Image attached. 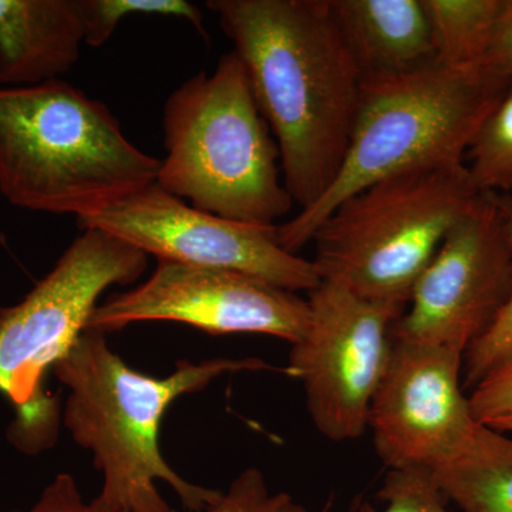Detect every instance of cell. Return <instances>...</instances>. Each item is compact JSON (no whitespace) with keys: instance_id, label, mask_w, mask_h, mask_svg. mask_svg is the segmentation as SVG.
<instances>
[{"instance_id":"obj_1","label":"cell","mask_w":512,"mask_h":512,"mask_svg":"<svg viewBox=\"0 0 512 512\" xmlns=\"http://www.w3.org/2000/svg\"><path fill=\"white\" fill-rule=\"evenodd\" d=\"M275 134L301 210L325 194L355 124L363 76L330 0H210Z\"/></svg>"},{"instance_id":"obj_2","label":"cell","mask_w":512,"mask_h":512,"mask_svg":"<svg viewBox=\"0 0 512 512\" xmlns=\"http://www.w3.org/2000/svg\"><path fill=\"white\" fill-rule=\"evenodd\" d=\"M271 369L258 357H245L183 360L170 376L143 375L109 348L104 333L84 330L52 372L69 390L64 426L79 446L92 451L94 466L103 473L94 503L106 512H174L158 491L163 481L188 511L207 510L221 491L175 473L161 453V420L178 397L200 392L217 377Z\"/></svg>"},{"instance_id":"obj_3","label":"cell","mask_w":512,"mask_h":512,"mask_svg":"<svg viewBox=\"0 0 512 512\" xmlns=\"http://www.w3.org/2000/svg\"><path fill=\"white\" fill-rule=\"evenodd\" d=\"M160 164L72 84L0 86V194L15 207L77 220L156 183Z\"/></svg>"},{"instance_id":"obj_4","label":"cell","mask_w":512,"mask_h":512,"mask_svg":"<svg viewBox=\"0 0 512 512\" xmlns=\"http://www.w3.org/2000/svg\"><path fill=\"white\" fill-rule=\"evenodd\" d=\"M511 83L487 66L456 70L437 62L363 79L339 173L315 204L278 225L282 247L301 251L336 207L377 181L427 165L464 163L478 128Z\"/></svg>"},{"instance_id":"obj_5","label":"cell","mask_w":512,"mask_h":512,"mask_svg":"<svg viewBox=\"0 0 512 512\" xmlns=\"http://www.w3.org/2000/svg\"><path fill=\"white\" fill-rule=\"evenodd\" d=\"M165 157L156 183L192 207L248 224L275 225L292 210L278 144L232 50L164 106Z\"/></svg>"},{"instance_id":"obj_6","label":"cell","mask_w":512,"mask_h":512,"mask_svg":"<svg viewBox=\"0 0 512 512\" xmlns=\"http://www.w3.org/2000/svg\"><path fill=\"white\" fill-rule=\"evenodd\" d=\"M466 163L390 175L343 201L313 235L320 281L406 311L448 232L481 198Z\"/></svg>"},{"instance_id":"obj_7","label":"cell","mask_w":512,"mask_h":512,"mask_svg":"<svg viewBox=\"0 0 512 512\" xmlns=\"http://www.w3.org/2000/svg\"><path fill=\"white\" fill-rule=\"evenodd\" d=\"M147 256L109 232L83 229L22 301L0 309V393L18 414L16 446H49L55 416L43 390L47 370L82 336L103 292L144 274Z\"/></svg>"},{"instance_id":"obj_8","label":"cell","mask_w":512,"mask_h":512,"mask_svg":"<svg viewBox=\"0 0 512 512\" xmlns=\"http://www.w3.org/2000/svg\"><path fill=\"white\" fill-rule=\"evenodd\" d=\"M308 303V328L292 345L288 373L301 380L319 433L359 439L392 355L393 323L404 312L330 281L309 292Z\"/></svg>"},{"instance_id":"obj_9","label":"cell","mask_w":512,"mask_h":512,"mask_svg":"<svg viewBox=\"0 0 512 512\" xmlns=\"http://www.w3.org/2000/svg\"><path fill=\"white\" fill-rule=\"evenodd\" d=\"M82 229H100L158 261L239 272L289 292L320 285L315 265L286 251L278 225L228 220L190 207L157 183L77 218Z\"/></svg>"},{"instance_id":"obj_10","label":"cell","mask_w":512,"mask_h":512,"mask_svg":"<svg viewBox=\"0 0 512 512\" xmlns=\"http://www.w3.org/2000/svg\"><path fill=\"white\" fill-rule=\"evenodd\" d=\"M512 293V255L490 194L458 220L414 285L392 338L466 350L490 329Z\"/></svg>"},{"instance_id":"obj_11","label":"cell","mask_w":512,"mask_h":512,"mask_svg":"<svg viewBox=\"0 0 512 512\" xmlns=\"http://www.w3.org/2000/svg\"><path fill=\"white\" fill-rule=\"evenodd\" d=\"M170 320L211 335L262 333L295 345L308 328V299L252 276L158 261L144 284L94 309L87 329L104 333Z\"/></svg>"},{"instance_id":"obj_12","label":"cell","mask_w":512,"mask_h":512,"mask_svg":"<svg viewBox=\"0 0 512 512\" xmlns=\"http://www.w3.org/2000/svg\"><path fill=\"white\" fill-rule=\"evenodd\" d=\"M463 357L454 349L393 339L367 420L389 470H433L473 436L480 423L464 394Z\"/></svg>"},{"instance_id":"obj_13","label":"cell","mask_w":512,"mask_h":512,"mask_svg":"<svg viewBox=\"0 0 512 512\" xmlns=\"http://www.w3.org/2000/svg\"><path fill=\"white\" fill-rule=\"evenodd\" d=\"M83 45V0H0V86L60 80Z\"/></svg>"},{"instance_id":"obj_14","label":"cell","mask_w":512,"mask_h":512,"mask_svg":"<svg viewBox=\"0 0 512 512\" xmlns=\"http://www.w3.org/2000/svg\"><path fill=\"white\" fill-rule=\"evenodd\" d=\"M330 5L363 79L437 62L421 0H330Z\"/></svg>"},{"instance_id":"obj_15","label":"cell","mask_w":512,"mask_h":512,"mask_svg":"<svg viewBox=\"0 0 512 512\" xmlns=\"http://www.w3.org/2000/svg\"><path fill=\"white\" fill-rule=\"evenodd\" d=\"M431 474L461 512H512V439L487 424Z\"/></svg>"},{"instance_id":"obj_16","label":"cell","mask_w":512,"mask_h":512,"mask_svg":"<svg viewBox=\"0 0 512 512\" xmlns=\"http://www.w3.org/2000/svg\"><path fill=\"white\" fill-rule=\"evenodd\" d=\"M437 63L448 69L485 66L503 0H421Z\"/></svg>"},{"instance_id":"obj_17","label":"cell","mask_w":512,"mask_h":512,"mask_svg":"<svg viewBox=\"0 0 512 512\" xmlns=\"http://www.w3.org/2000/svg\"><path fill=\"white\" fill-rule=\"evenodd\" d=\"M471 180L481 194L512 190V83L487 114L467 151Z\"/></svg>"},{"instance_id":"obj_18","label":"cell","mask_w":512,"mask_h":512,"mask_svg":"<svg viewBox=\"0 0 512 512\" xmlns=\"http://www.w3.org/2000/svg\"><path fill=\"white\" fill-rule=\"evenodd\" d=\"M86 16V45L103 46L109 42L121 20L133 15L173 16L185 19L201 36L207 37L204 15L185 0H83Z\"/></svg>"},{"instance_id":"obj_19","label":"cell","mask_w":512,"mask_h":512,"mask_svg":"<svg viewBox=\"0 0 512 512\" xmlns=\"http://www.w3.org/2000/svg\"><path fill=\"white\" fill-rule=\"evenodd\" d=\"M495 205L503 221L505 238L512 255V195L494 194ZM512 352V293L503 311L498 313L490 329L477 339L464 353L463 387L473 390L477 383L508 353Z\"/></svg>"},{"instance_id":"obj_20","label":"cell","mask_w":512,"mask_h":512,"mask_svg":"<svg viewBox=\"0 0 512 512\" xmlns=\"http://www.w3.org/2000/svg\"><path fill=\"white\" fill-rule=\"evenodd\" d=\"M377 497L386 503L383 512H448L447 500L429 468L389 470ZM284 512H308L291 501ZM360 512H375L363 507Z\"/></svg>"},{"instance_id":"obj_21","label":"cell","mask_w":512,"mask_h":512,"mask_svg":"<svg viewBox=\"0 0 512 512\" xmlns=\"http://www.w3.org/2000/svg\"><path fill=\"white\" fill-rule=\"evenodd\" d=\"M291 501L288 494H272L264 474L248 468L204 512H284Z\"/></svg>"},{"instance_id":"obj_22","label":"cell","mask_w":512,"mask_h":512,"mask_svg":"<svg viewBox=\"0 0 512 512\" xmlns=\"http://www.w3.org/2000/svg\"><path fill=\"white\" fill-rule=\"evenodd\" d=\"M468 399L474 419L481 424L512 413V352L477 383Z\"/></svg>"},{"instance_id":"obj_23","label":"cell","mask_w":512,"mask_h":512,"mask_svg":"<svg viewBox=\"0 0 512 512\" xmlns=\"http://www.w3.org/2000/svg\"><path fill=\"white\" fill-rule=\"evenodd\" d=\"M10 512H106L100 505L86 503L79 485L70 474H59L29 510Z\"/></svg>"},{"instance_id":"obj_24","label":"cell","mask_w":512,"mask_h":512,"mask_svg":"<svg viewBox=\"0 0 512 512\" xmlns=\"http://www.w3.org/2000/svg\"><path fill=\"white\" fill-rule=\"evenodd\" d=\"M485 66L512 79V0H503Z\"/></svg>"},{"instance_id":"obj_25","label":"cell","mask_w":512,"mask_h":512,"mask_svg":"<svg viewBox=\"0 0 512 512\" xmlns=\"http://www.w3.org/2000/svg\"><path fill=\"white\" fill-rule=\"evenodd\" d=\"M487 426L491 427V429L501 431V433H512V413L500 417V419L490 421V423H487Z\"/></svg>"}]
</instances>
